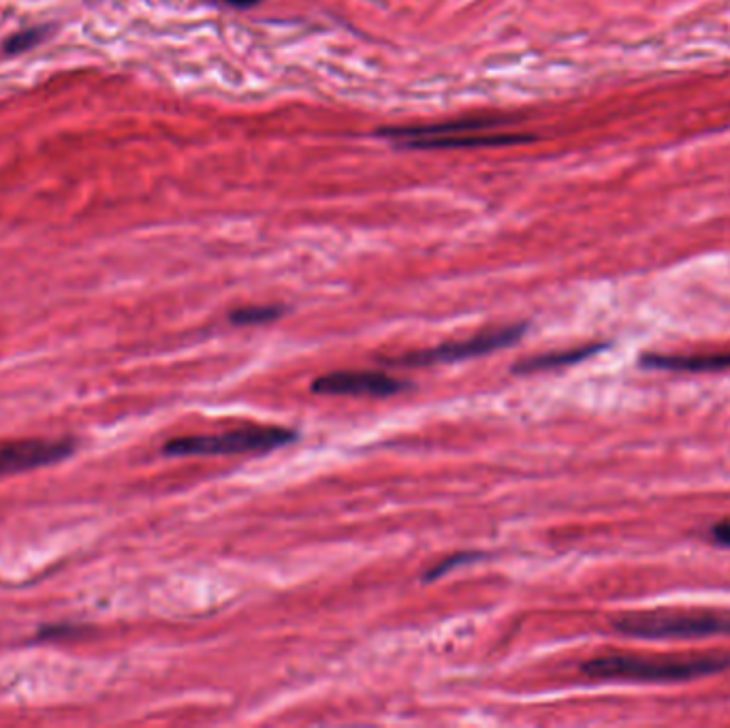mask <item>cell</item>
Instances as JSON below:
<instances>
[{
    "instance_id": "1",
    "label": "cell",
    "mask_w": 730,
    "mask_h": 728,
    "mask_svg": "<svg viewBox=\"0 0 730 728\" xmlns=\"http://www.w3.org/2000/svg\"><path fill=\"white\" fill-rule=\"evenodd\" d=\"M730 669V654H607L581 664V673L600 682L675 684Z\"/></svg>"
},
{
    "instance_id": "2",
    "label": "cell",
    "mask_w": 730,
    "mask_h": 728,
    "mask_svg": "<svg viewBox=\"0 0 730 728\" xmlns=\"http://www.w3.org/2000/svg\"><path fill=\"white\" fill-rule=\"evenodd\" d=\"M613 628L639 639H703L730 637V613L722 611H634L613 620Z\"/></svg>"
},
{
    "instance_id": "3",
    "label": "cell",
    "mask_w": 730,
    "mask_h": 728,
    "mask_svg": "<svg viewBox=\"0 0 730 728\" xmlns=\"http://www.w3.org/2000/svg\"><path fill=\"white\" fill-rule=\"evenodd\" d=\"M297 440V434L276 425H244L235 430L212 436H182L173 438L163 447L167 457L190 455H237V453H269L287 447Z\"/></svg>"
},
{
    "instance_id": "4",
    "label": "cell",
    "mask_w": 730,
    "mask_h": 728,
    "mask_svg": "<svg viewBox=\"0 0 730 728\" xmlns=\"http://www.w3.org/2000/svg\"><path fill=\"white\" fill-rule=\"evenodd\" d=\"M528 323H515V325H504L481 331L468 340L459 342H444L434 348H425V351H412L402 357L385 359L387 366H410V368H425V366H438V363H455L464 359H474L491 355L500 348L513 346L526 334Z\"/></svg>"
},
{
    "instance_id": "5",
    "label": "cell",
    "mask_w": 730,
    "mask_h": 728,
    "mask_svg": "<svg viewBox=\"0 0 730 728\" xmlns=\"http://www.w3.org/2000/svg\"><path fill=\"white\" fill-rule=\"evenodd\" d=\"M410 383L398 381L385 372H331L314 378L310 389L316 395H368V398H389L408 389Z\"/></svg>"
},
{
    "instance_id": "6",
    "label": "cell",
    "mask_w": 730,
    "mask_h": 728,
    "mask_svg": "<svg viewBox=\"0 0 730 728\" xmlns=\"http://www.w3.org/2000/svg\"><path fill=\"white\" fill-rule=\"evenodd\" d=\"M73 451L75 442L71 438L11 442L0 447V477L58 464L71 457Z\"/></svg>"
},
{
    "instance_id": "7",
    "label": "cell",
    "mask_w": 730,
    "mask_h": 728,
    "mask_svg": "<svg viewBox=\"0 0 730 728\" xmlns=\"http://www.w3.org/2000/svg\"><path fill=\"white\" fill-rule=\"evenodd\" d=\"M645 368L669 372H722L730 368V353L716 355H645Z\"/></svg>"
},
{
    "instance_id": "8",
    "label": "cell",
    "mask_w": 730,
    "mask_h": 728,
    "mask_svg": "<svg viewBox=\"0 0 730 728\" xmlns=\"http://www.w3.org/2000/svg\"><path fill=\"white\" fill-rule=\"evenodd\" d=\"M521 141H530V137L523 135H481L476 131L470 133H459L449 137H434V139H419L410 141L412 148H427V150H438V148H489V146H511L521 144Z\"/></svg>"
},
{
    "instance_id": "9",
    "label": "cell",
    "mask_w": 730,
    "mask_h": 728,
    "mask_svg": "<svg viewBox=\"0 0 730 728\" xmlns=\"http://www.w3.org/2000/svg\"><path fill=\"white\" fill-rule=\"evenodd\" d=\"M602 348H605V344H590V346H581V348H570V351L528 357L523 361H517L513 366V372L515 374H532V372H545V370H558V368H564V366H573V363H579L587 357H592L594 353L602 351Z\"/></svg>"
},
{
    "instance_id": "10",
    "label": "cell",
    "mask_w": 730,
    "mask_h": 728,
    "mask_svg": "<svg viewBox=\"0 0 730 728\" xmlns=\"http://www.w3.org/2000/svg\"><path fill=\"white\" fill-rule=\"evenodd\" d=\"M282 314H284L282 306H244V308H237V310L229 312V321L233 325L250 327V325L274 323L280 319Z\"/></svg>"
},
{
    "instance_id": "11",
    "label": "cell",
    "mask_w": 730,
    "mask_h": 728,
    "mask_svg": "<svg viewBox=\"0 0 730 728\" xmlns=\"http://www.w3.org/2000/svg\"><path fill=\"white\" fill-rule=\"evenodd\" d=\"M481 558H483V553H470V551L455 553V556H451V558H447V560H442L438 566L430 568V571L425 573L423 581H436V579H440V577L447 575L449 571H453L455 566L470 564V562H476V560H481Z\"/></svg>"
},
{
    "instance_id": "12",
    "label": "cell",
    "mask_w": 730,
    "mask_h": 728,
    "mask_svg": "<svg viewBox=\"0 0 730 728\" xmlns=\"http://www.w3.org/2000/svg\"><path fill=\"white\" fill-rule=\"evenodd\" d=\"M709 538L711 543H716L720 547H730V521H720V524L713 526L709 530Z\"/></svg>"
},
{
    "instance_id": "13",
    "label": "cell",
    "mask_w": 730,
    "mask_h": 728,
    "mask_svg": "<svg viewBox=\"0 0 730 728\" xmlns=\"http://www.w3.org/2000/svg\"><path fill=\"white\" fill-rule=\"evenodd\" d=\"M35 41H37V33H22L18 37H13L5 47H7V52L13 54V52L26 50V47H30Z\"/></svg>"
},
{
    "instance_id": "14",
    "label": "cell",
    "mask_w": 730,
    "mask_h": 728,
    "mask_svg": "<svg viewBox=\"0 0 730 728\" xmlns=\"http://www.w3.org/2000/svg\"><path fill=\"white\" fill-rule=\"evenodd\" d=\"M71 635H82V628H77V626H60V628L50 626V628H43L39 632V637H47V639H50V637H71Z\"/></svg>"
},
{
    "instance_id": "15",
    "label": "cell",
    "mask_w": 730,
    "mask_h": 728,
    "mask_svg": "<svg viewBox=\"0 0 730 728\" xmlns=\"http://www.w3.org/2000/svg\"><path fill=\"white\" fill-rule=\"evenodd\" d=\"M227 3L229 5H233V7H255L257 3H261V0H227Z\"/></svg>"
}]
</instances>
